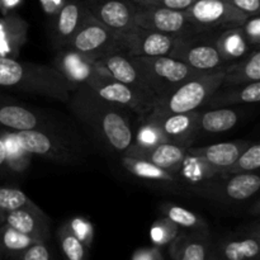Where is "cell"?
<instances>
[{"instance_id":"obj_1","label":"cell","mask_w":260,"mask_h":260,"mask_svg":"<svg viewBox=\"0 0 260 260\" xmlns=\"http://www.w3.org/2000/svg\"><path fill=\"white\" fill-rule=\"evenodd\" d=\"M68 104L76 118L112 151L124 154L134 145L135 134L127 109L99 98L85 85L71 91Z\"/></svg>"},{"instance_id":"obj_2","label":"cell","mask_w":260,"mask_h":260,"mask_svg":"<svg viewBox=\"0 0 260 260\" xmlns=\"http://www.w3.org/2000/svg\"><path fill=\"white\" fill-rule=\"evenodd\" d=\"M0 89L68 102L74 86L55 66L24 62L0 55Z\"/></svg>"},{"instance_id":"obj_3","label":"cell","mask_w":260,"mask_h":260,"mask_svg":"<svg viewBox=\"0 0 260 260\" xmlns=\"http://www.w3.org/2000/svg\"><path fill=\"white\" fill-rule=\"evenodd\" d=\"M225 69L212 73L197 74L175 88L157 95L154 101L152 111L146 117L188 113L201 109L222 85Z\"/></svg>"},{"instance_id":"obj_4","label":"cell","mask_w":260,"mask_h":260,"mask_svg":"<svg viewBox=\"0 0 260 260\" xmlns=\"http://www.w3.org/2000/svg\"><path fill=\"white\" fill-rule=\"evenodd\" d=\"M170 57L182 61L200 74L223 70L228 66L216 45V33L212 32L179 36Z\"/></svg>"},{"instance_id":"obj_5","label":"cell","mask_w":260,"mask_h":260,"mask_svg":"<svg viewBox=\"0 0 260 260\" xmlns=\"http://www.w3.org/2000/svg\"><path fill=\"white\" fill-rule=\"evenodd\" d=\"M132 58L139 66L147 89L152 95H155V98L200 74L184 62L170 56H155V57L132 56Z\"/></svg>"},{"instance_id":"obj_6","label":"cell","mask_w":260,"mask_h":260,"mask_svg":"<svg viewBox=\"0 0 260 260\" xmlns=\"http://www.w3.org/2000/svg\"><path fill=\"white\" fill-rule=\"evenodd\" d=\"M85 86L99 98L136 113L141 117V121L149 116L154 107L155 96L152 94L119 83L99 71Z\"/></svg>"},{"instance_id":"obj_7","label":"cell","mask_w":260,"mask_h":260,"mask_svg":"<svg viewBox=\"0 0 260 260\" xmlns=\"http://www.w3.org/2000/svg\"><path fill=\"white\" fill-rule=\"evenodd\" d=\"M66 48L81 53L93 61L122 51L118 33L99 22L90 12H88L83 24Z\"/></svg>"},{"instance_id":"obj_8","label":"cell","mask_w":260,"mask_h":260,"mask_svg":"<svg viewBox=\"0 0 260 260\" xmlns=\"http://www.w3.org/2000/svg\"><path fill=\"white\" fill-rule=\"evenodd\" d=\"M184 12L194 32H212L215 29L240 27L250 17L226 0H196Z\"/></svg>"},{"instance_id":"obj_9","label":"cell","mask_w":260,"mask_h":260,"mask_svg":"<svg viewBox=\"0 0 260 260\" xmlns=\"http://www.w3.org/2000/svg\"><path fill=\"white\" fill-rule=\"evenodd\" d=\"M179 36L167 35L135 27L129 32L119 35L122 52L134 57L170 56Z\"/></svg>"},{"instance_id":"obj_10","label":"cell","mask_w":260,"mask_h":260,"mask_svg":"<svg viewBox=\"0 0 260 260\" xmlns=\"http://www.w3.org/2000/svg\"><path fill=\"white\" fill-rule=\"evenodd\" d=\"M134 20L137 27L167 35L182 36L194 32L184 10L136 5Z\"/></svg>"},{"instance_id":"obj_11","label":"cell","mask_w":260,"mask_h":260,"mask_svg":"<svg viewBox=\"0 0 260 260\" xmlns=\"http://www.w3.org/2000/svg\"><path fill=\"white\" fill-rule=\"evenodd\" d=\"M14 136L20 147L30 155H37L63 164H69L76 160L75 154L69 149L66 142L60 137L55 136L52 132L38 128L25 129L14 132Z\"/></svg>"},{"instance_id":"obj_12","label":"cell","mask_w":260,"mask_h":260,"mask_svg":"<svg viewBox=\"0 0 260 260\" xmlns=\"http://www.w3.org/2000/svg\"><path fill=\"white\" fill-rule=\"evenodd\" d=\"M198 114H200V109L188 112V113L145 117L142 122L155 127L164 142H170V144L179 145L188 149L198 137Z\"/></svg>"},{"instance_id":"obj_13","label":"cell","mask_w":260,"mask_h":260,"mask_svg":"<svg viewBox=\"0 0 260 260\" xmlns=\"http://www.w3.org/2000/svg\"><path fill=\"white\" fill-rule=\"evenodd\" d=\"M94 18L118 35L129 32L135 25L136 4L131 0H84Z\"/></svg>"},{"instance_id":"obj_14","label":"cell","mask_w":260,"mask_h":260,"mask_svg":"<svg viewBox=\"0 0 260 260\" xmlns=\"http://www.w3.org/2000/svg\"><path fill=\"white\" fill-rule=\"evenodd\" d=\"M126 156L136 157V159L146 160L161 169L168 170L170 173H177L180 165L184 164L187 160V147L179 145L170 144V142H157V144L139 145L134 142L131 147L124 152Z\"/></svg>"},{"instance_id":"obj_15","label":"cell","mask_w":260,"mask_h":260,"mask_svg":"<svg viewBox=\"0 0 260 260\" xmlns=\"http://www.w3.org/2000/svg\"><path fill=\"white\" fill-rule=\"evenodd\" d=\"M250 145L248 141L220 142L203 147H188V156L194 157L212 170V173H223L236 161L241 152Z\"/></svg>"},{"instance_id":"obj_16","label":"cell","mask_w":260,"mask_h":260,"mask_svg":"<svg viewBox=\"0 0 260 260\" xmlns=\"http://www.w3.org/2000/svg\"><path fill=\"white\" fill-rule=\"evenodd\" d=\"M95 68L101 74L109 76V78L114 79L119 83L150 93L146 84H145L144 76H142L141 71L134 61L132 56H128L122 51L113 52L111 55H107L106 57L101 58V60L95 61Z\"/></svg>"},{"instance_id":"obj_17","label":"cell","mask_w":260,"mask_h":260,"mask_svg":"<svg viewBox=\"0 0 260 260\" xmlns=\"http://www.w3.org/2000/svg\"><path fill=\"white\" fill-rule=\"evenodd\" d=\"M84 0H66L55 18L52 28V42L57 50L69 46L88 14Z\"/></svg>"},{"instance_id":"obj_18","label":"cell","mask_w":260,"mask_h":260,"mask_svg":"<svg viewBox=\"0 0 260 260\" xmlns=\"http://www.w3.org/2000/svg\"><path fill=\"white\" fill-rule=\"evenodd\" d=\"M55 68L74 86V89L86 85L98 74L95 61L70 48L60 50L55 60Z\"/></svg>"},{"instance_id":"obj_19","label":"cell","mask_w":260,"mask_h":260,"mask_svg":"<svg viewBox=\"0 0 260 260\" xmlns=\"http://www.w3.org/2000/svg\"><path fill=\"white\" fill-rule=\"evenodd\" d=\"M46 119L28 107L0 95V128L7 132L41 129Z\"/></svg>"},{"instance_id":"obj_20","label":"cell","mask_w":260,"mask_h":260,"mask_svg":"<svg viewBox=\"0 0 260 260\" xmlns=\"http://www.w3.org/2000/svg\"><path fill=\"white\" fill-rule=\"evenodd\" d=\"M4 223L41 243L48 236L47 217L33 202L19 210L5 213Z\"/></svg>"},{"instance_id":"obj_21","label":"cell","mask_w":260,"mask_h":260,"mask_svg":"<svg viewBox=\"0 0 260 260\" xmlns=\"http://www.w3.org/2000/svg\"><path fill=\"white\" fill-rule=\"evenodd\" d=\"M208 231H190L178 234L170 243L172 260H207L211 250Z\"/></svg>"},{"instance_id":"obj_22","label":"cell","mask_w":260,"mask_h":260,"mask_svg":"<svg viewBox=\"0 0 260 260\" xmlns=\"http://www.w3.org/2000/svg\"><path fill=\"white\" fill-rule=\"evenodd\" d=\"M221 260H259L260 238L258 230L230 236L217 245Z\"/></svg>"},{"instance_id":"obj_23","label":"cell","mask_w":260,"mask_h":260,"mask_svg":"<svg viewBox=\"0 0 260 260\" xmlns=\"http://www.w3.org/2000/svg\"><path fill=\"white\" fill-rule=\"evenodd\" d=\"M260 102V81L243 84V85L220 86L211 96L210 108L236 106V104H255Z\"/></svg>"},{"instance_id":"obj_24","label":"cell","mask_w":260,"mask_h":260,"mask_svg":"<svg viewBox=\"0 0 260 260\" xmlns=\"http://www.w3.org/2000/svg\"><path fill=\"white\" fill-rule=\"evenodd\" d=\"M216 45L226 65L240 61L241 58L246 57L254 48H258L253 47L246 41L241 30V25L220 30V33L216 35Z\"/></svg>"},{"instance_id":"obj_25","label":"cell","mask_w":260,"mask_h":260,"mask_svg":"<svg viewBox=\"0 0 260 260\" xmlns=\"http://www.w3.org/2000/svg\"><path fill=\"white\" fill-rule=\"evenodd\" d=\"M260 81V51L254 48L246 57L230 63L225 69L222 85H243Z\"/></svg>"},{"instance_id":"obj_26","label":"cell","mask_w":260,"mask_h":260,"mask_svg":"<svg viewBox=\"0 0 260 260\" xmlns=\"http://www.w3.org/2000/svg\"><path fill=\"white\" fill-rule=\"evenodd\" d=\"M240 121V116L230 107L210 108L201 111L197 119L198 136L200 134H221L233 129Z\"/></svg>"},{"instance_id":"obj_27","label":"cell","mask_w":260,"mask_h":260,"mask_svg":"<svg viewBox=\"0 0 260 260\" xmlns=\"http://www.w3.org/2000/svg\"><path fill=\"white\" fill-rule=\"evenodd\" d=\"M221 194L225 200L243 202L250 200L260 189V177L254 173H240L225 177Z\"/></svg>"},{"instance_id":"obj_28","label":"cell","mask_w":260,"mask_h":260,"mask_svg":"<svg viewBox=\"0 0 260 260\" xmlns=\"http://www.w3.org/2000/svg\"><path fill=\"white\" fill-rule=\"evenodd\" d=\"M122 165H123L127 172L134 174L136 178H140V179L167 183V184H172V183H175L178 180L174 173L161 169V168L156 167V165L151 164L146 160L136 159V157H129L123 155L122 156Z\"/></svg>"},{"instance_id":"obj_29","label":"cell","mask_w":260,"mask_h":260,"mask_svg":"<svg viewBox=\"0 0 260 260\" xmlns=\"http://www.w3.org/2000/svg\"><path fill=\"white\" fill-rule=\"evenodd\" d=\"M161 212L165 218L172 221L178 228L192 231H208L205 221L187 208L174 205H164L161 207Z\"/></svg>"},{"instance_id":"obj_30","label":"cell","mask_w":260,"mask_h":260,"mask_svg":"<svg viewBox=\"0 0 260 260\" xmlns=\"http://www.w3.org/2000/svg\"><path fill=\"white\" fill-rule=\"evenodd\" d=\"M61 250L65 260H86L88 251L86 246L78 239V236L71 231L69 223H65L58 230Z\"/></svg>"},{"instance_id":"obj_31","label":"cell","mask_w":260,"mask_h":260,"mask_svg":"<svg viewBox=\"0 0 260 260\" xmlns=\"http://www.w3.org/2000/svg\"><path fill=\"white\" fill-rule=\"evenodd\" d=\"M2 137L7 146V169L13 172H24L29 165L30 154L20 147L14 132H4Z\"/></svg>"},{"instance_id":"obj_32","label":"cell","mask_w":260,"mask_h":260,"mask_svg":"<svg viewBox=\"0 0 260 260\" xmlns=\"http://www.w3.org/2000/svg\"><path fill=\"white\" fill-rule=\"evenodd\" d=\"M38 243L30 236L24 235L13 228L3 223L0 226V246L12 254H22L33 244Z\"/></svg>"},{"instance_id":"obj_33","label":"cell","mask_w":260,"mask_h":260,"mask_svg":"<svg viewBox=\"0 0 260 260\" xmlns=\"http://www.w3.org/2000/svg\"><path fill=\"white\" fill-rule=\"evenodd\" d=\"M22 22L17 17L0 18V55L9 56L18 46L17 33H22Z\"/></svg>"},{"instance_id":"obj_34","label":"cell","mask_w":260,"mask_h":260,"mask_svg":"<svg viewBox=\"0 0 260 260\" xmlns=\"http://www.w3.org/2000/svg\"><path fill=\"white\" fill-rule=\"evenodd\" d=\"M260 168V145L250 144L236 161L229 168L226 172L221 173L223 177H229L233 174H240V173H254Z\"/></svg>"},{"instance_id":"obj_35","label":"cell","mask_w":260,"mask_h":260,"mask_svg":"<svg viewBox=\"0 0 260 260\" xmlns=\"http://www.w3.org/2000/svg\"><path fill=\"white\" fill-rule=\"evenodd\" d=\"M30 202L32 201L20 189L9 187H0V211H3L4 213L19 210V208L29 205Z\"/></svg>"},{"instance_id":"obj_36","label":"cell","mask_w":260,"mask_h":260,"mask_svg":"<svg viewBox=\"0 0 260 260\" xmlns=\"http://www.w3.org/2000/svg\"><path fill=\"white\" fill-rule=\"evenodd\" d=\"M178 234H179V228L165 217L157 220L151 228V239L156 245L172 243Z\"/></svg>"},{"instance_id":"obj_37","label":"cell","mask_w":260,"mask_h":260,"mask_svg":"<svg viewBox=\"0 0 260 260\" xmlns=\"http://www.w3.org/2000/svg\"><path fill=\"white\" fill-rule=\"evenodd\" d=\"M134 4L140 7L151 8H167V9L185 10L189 8L196 0H131Z\"/></svg>"},{"instance_id":"obj_38","label":"cell","mask_w":260,"mask_h":260,"mask_svg":"<svg viewBox=\"0 0 260 260\" xmlns=\"http://www.w3.org/2000/svg\"><path fill=\"white\" fill-rule=\"evenodd\" d=\"M244 36L246 41L250 43L253 47H258L260 45V17L259 14L250 15L241 25Z\"/></svg>"},{"instance_id":"obj_39","label":"cell","mask_w":260,"mask_h":260,"mask_svg":"<svg viewBox=\"0 0 260 260\" xmlns=\"http://www.w3.org/2000/svg\"><path fill=\"white\" fill-rule=\"evenodd\" d=\"M69 226H70L71 231L78 236L79 240H80L86 248H89V246L91 245V240H93V229H91L90 223L78 218V220H74L73 222L69 223Z\"/></svg>"},{"instance_id":"obj_40","label":"cell","mask_w":260,"mask_h":260,"mask_svg":"<svg viewBox=\"0 0 260 260\" xmlns=\"http://www.w3.org/2000/svg\"><path fill=\"white\" fill-rule=\"evenodd\" d=\"M20 255V260H50V253L46 245L41 241L33 244L32 246L23 251Z\"/></svg>"},{"instance_id":"obj_41","label":"cell","mask_w":260,"mask_h":260,"mask_svg":"<svg viewBox=\"0 0 260 260\" xmlns=\"http://www.w3.org/2000/svg\"><path fill=\"white\" fill-rule=\"evenodd\" d=\"M226 2L230 3L240 12L245 13L246 15L259 14L260 0H226Z\"/></svg>"},{"instance_id":"obj_42","label":"cell","mask_w":260,"mask_h":260,"mask_svg":"<svg viewBox=\"0 0 260 260\" xmlns=\"http://www.w3.org/2000/svg\"><path fill=\"white\" fill-rule=\"evenodd\" d=\"M132 260H164L161 253L157 248H150V249H139L136 253L134 254Z\"/></svg>"},{"instance_id":"obj_43","label":"cell","mask_w":260,"mask_h":260,"mask_svg":"<svg viewBox=\"0 0 260 260\" xmlns=\"http://www.w3.org/2000/svg\"><path fill=\"white\" fill-rule=\"evenodd\" d=\"M7 168V146L4 139L0 136V169Z\"/></svg>"},{"instance_id":"obj_44","label":"cell","mask_w":260,"mask_h":260,"mask_svg":"<svg viewBox=\"0 0 260 260\" xmlns=\"http://www.w3.org/2000/svg\"><path fill=\"white\" fill-rule=\"evenodd\" d=\"M207 260H221V256L217 250V246L211 245V250H210V254H208Z\"/></svg>"},{"instance_id":"obj_45","label":"cell","mask_w":260,"mask_h":260,"mask_svg":"<svg viewBox=\"0 0 260 260\" xmlns=\"http://www.w3.org/2000/svg\"><path fill=\"white\" fill-rule=\"evenodd\" d=\"M18 2H19V0H0V3L7 8L14 7L15 4H18Z\"/></svg>"},{"instance_id":"obj_46","label":"cell","mask_w":260,"mask_h":260,"mask_svg":"<svg viewBox=\"0 0 260 260\" xmlns=\"http://www.w3.org/2000/svg\"><path fill=\"white\" fill-rule=\"evenodd\" d=\"M4 220H5V213L3 212V211H0V226L4 223Z\"/></svg>"}]
</instances>
